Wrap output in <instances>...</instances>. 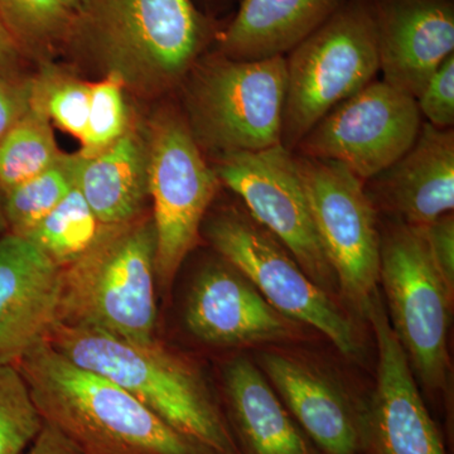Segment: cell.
Here are the masks:
<instances>
[{"label":"cell","mask_w":454,"mask_h":454,"mask_svg":"<svg viewBox=\"0 0 454 454\" xmlns=\"http://www.w3.org/2000/svg\"><path fill=\"white\" fill-rule=\"evenodd\" d=\"M62 2H64L67 7L73 9V11L77 12L80 7H82L85 0H62Z\"/></svg>","instance_id":"cell-35"},{"label":"cell","mask_w":454,"mask_h":454,"mask_svg":"<svg viewBox=\"0 0 454 454\" xmlns=\"http://www.w3.org/2000/svg\"><path fill=\"white\" fill-rule=\"evenodd\" d=\"M365 316L378 342V381L372 426L380 454H447L437 426L424 404L411 363L391 328L380 292Z\"/></svg>","instance_id":"cell-14"},{"label":"cell","mask_w":454,"mask_h":454,"mask_svg":"<svg viewBox=\"0 0 454 454\" xmlns=\"http://www.w3.org/2000/svg\"><path fill=\"white\" fill-rule=\"evenodd\" d=\"M230 415L245 454H313L262 372L244 357L223 372Z\"/></svg>","instance_id":"cell-21"},{"label":"cell","mask_w":454,"mask_h":454,"mask_svg":"<svg viewBox=\"0 0 454 454\" xmlns=\"http://www.w3.org/2000/svg\"><path fill=\"white\" fill-rule=\"evenodd\" d=\"M345 0H239L215 52L241 61L286 56L336 13Z\"/></svg>","instance_id":"cell-19"},{"label":"cell","mask_w":454,"mask_h":454,"mask_svg":"<svg viewBox=\"0 0 454 454\" xmlns=\"http://www.w3.org/2000/svg\"><path fill=\"white\" fill-rule=\"evenodd\" d=\"M62 154L52 121L43 110L31 104L28 113L0 142V192L4 195L40 175Z\"/></svg>","instance_id":"cell-24"},{"label":"cell","mask_w":454,"mask_h":454,"mask_svg":"<svg viewBox=\"0 0 454 454\" xmlns=\"http://www.w3.org/2000/svg\"><path fill=\"white\" fill-rule=\"evenodd\" d=\"M47 340L77 366L115 382L206 452L239 454L201 373L155 339H122L57 322Z\"/></svg>","instance_id":"cell-3"},{"label":"cell","mask_w":454,"mask_h":454,"mask_svg":"<svg viewBox=\"0 0 454 454\" xmlns=\"http://www.w3.org/2000/svg\"><path fill=\"white\" fill-rule=\"evenodd\" d=\"M22 373L13 364H0V454H23L43 428Z\"/></svg>","instance_id":"cell-27"},{"label":"cell","mask_w":454,"mask_h":454,"mask_svg":"<svg viewBox=\"0 0 454 454\" xmlns=\"http://www.w3.org/2000/svg\"><path fill=\"white\" fill-rule=\"evenodd\" d=\"M148 128L134 121L106 151L82 154L76 186L101 223H127L148 211Z\"/></svg>","instance_id":"cell-20"},{"label":"cell","mask_w":454,"mask_h":454,"mask_svg":"<svg viewBox=\"0 0 454 454\" xmlns=\"http://www.w3.org/2000/svg\"><path fill=\"white\" fill-rule=\"evenodd\" d=\"M417 106L428 124L438 129H453L454 124V55L444 59L430 76L417 98Z\"/></svg>","instance_id":"cell-29"},{"label":"cell","mask_w":454,"mask_h":454,"mask_svg":"<svg viewBox=\"0 0 454 454\" xmlns=\"http://www.w3.org/2000/svg\"><path fill=\"white\" fill-rule=\"evenodd\" d=\"M376 211L411 226H426L453 214L454 130L424 121L413 145L365 182Z\"/></svg>","instance_id":"cell-16"},{"label":"cell","mask_w":454,"mask_h":454,"mask_svg":"<svg viewBox=\"0 0 454 454\" xmlns=\"http://www.w3.org/2000/svg\"><path fill=\"white\" fill-rule=\"evenodd\" d=\"M124 85L116 77L106 76L90 86L88 125L82 140V157H94L113 145L134 119L125 100Z\"/></svg>","instance_id":"cell-28"},{"label":"cell","mask_w":454,"mask_h":454,"mask_svg":"<svg viewBox=\"0 0 454 454\" xmlns=\"http://www.w3.org/2000/svg\"><path fill=\"white\" fill-rule=\"evenodd\" d=\"M221 184L239 199L254 220L292 254L321 288L337 282L319 240L294 154L282 145L252 153L225 155L212 167Z\"/></svg>","instance_id":"cell-12"},{"label":"cell","mask_w":454,"mask_h":454,"mask_svg":"<svg viewBox=\"0 0 454 454\" xmlns=\"http://www.w3.org/2000/svg\"><path fill=\"white\" fill-rule=\"evenodd\" d=\"M103 225L76 186L22 238L32 241L62 268L95 243Z\"/></svg>","instance_id":"cell-25"},{"label":"cell","mask_w":454,"mask_h":454,"mask_svg":"<svg viewBox=\"0 0 454 454\" xmlns=\"http://www.w3.org/2000/svg\"><path fill=\"white\" fill-rule=\"evenodd\" d=\"M155 245L152 212L103 225L95 243L61 268L59 324L154 340Z\"/></svg>","instance_id":"cell-4"},{"label":"cell","mask_w":454,"mask_h":454,"mask_svg":"<svg viewBox=\"0 0 454 454\" xmlns=\"http://www.w3.org/2000/svg\"><path fill=\"white\" fill-rule=\"evenodd\" d=\"M61 268L28 239L0 238V364H16L59 322Z\"/></svg>","instance_id":"cell-15"},{"label":"cell","mask_w":454,"mask_h":454,"mask_svg":"<svg viewBox=\"0 0 454 454\" xmlns=\"http://www.w3.org/2000/svg\"><path fill=\"white\" fill-rule=\"evenodd\" d=\"M74 18L62 0H0V23L28 61L67 52Z\"/></svg>","instance_id":"cell-22"},{"label":"cell","mask_w":454,"mask_h":454,"mask_svg":"<svg viewBox=\"0 0 454 454\" xmlns=\"http://www.w3.org/2000/svg\"><path fill=\"white\" fill-rule=\"evenodd\" d=\"M23 454H83L59 430L44 423L38 437Z\"/></svg>","instance_id":"cell-32"},{"label":"cell","mask_w":454,"mask_h":454,"mask_svg":"<svg viewBox=\"0 0 454 454\" xmlns=\"http://www.w3.org/2000/svg\"><path fill=\"white\" fill-rule=\"evenodd\" d=\"M184 321L190 333L214 346H245L288 339L289 319L234 267L205 269L188 295Z\"/></svg>","instance_id":"cell-17"},{"label":"cell","mask_w":454,"mask_h":454,"mask_svg":"<svg viewBox=\"0 0 454 454\" xmlns=\"http://www.w3.org/2000/svg\"><path fill=\"white\" fill-rule=\"evenodd\" d=\"M225 23L193 0H85L67 52L155 97L184 82Z\"/></svg>","instance_id":"cell-1"},{"label":"cell","mask_w":454,"mask_h":454,"mask_svg":"<svg viewBox=\"0 0 454 454\" xmlns=\"http://www.w3.org/2000/svg\"><path fill=\"white\" fill-rule=\"evenodd\" d=\"M0 196H3V193H2V192H0Z\"/></svg>","instance_id":"cell-36"},{"label":"cell","mask_w":454,"mask_h":454,"mask_svg":"<svg viewBox=\"0 0 454 454\" xmlns=\"http://www.w3.org/2000/svg\"><path fill=\"white\" fill-rule=\"evenodd\" d=\"M146 128L149 199L157 241L155 277L160 288L168 289L199 243L206 212L221 182L181 114L162 110Z\"/></svg>","instance_id":"cell-7"},{"label":"cell","mask_w":454,"mask_h":454,"mask_svg":"<svg viewBox=\"0 0 454 454\" xmlns=\"http://www.w3.org/2000/svg\"><path fill=\"white\" fill-rule=\"evenodd\" d=\"M382 82L419 97L454 55V0H370Z\"/></svg>","instance_id":"cell-13"},{"label":"cell","mask_w":454,"mask_h":454,"mask_svg":"<svg viewBox=\"0 0 454 454\" xmlns=\"http://www.w3.org/2000/svg\"><path fill=\"white\" fill-rule=\"evenodd\" d=\"M90 86L56 66L42 64L32 76V106L40 107L57 127L82 142L88 125Z\"/></svg>","instance_id":"cell-26"},{"label":"cell","mask_w":454,"mask_h":454,"mask_svg":"<svg viewBox=\"0 0 454 454\" xmlns=\"http://www.w3.org/2000/svg\"><path fill=\"white\" fill-rule=\"evenodd\" d=\"M387 317L411 366L430 389L446 385L453 292L430 256L419 227L396 221L381 232L380 279Z\"/></svg>","instance_id":"cell-8"},{"label":"cell","mask_w":454,"mask_h":454,"mask_svg":"<svg viewBox=\"0 0 454 454\" xmlns=\"http://www.w3.org/2000/svg\"><path fill=\"white\" fill-rule=\"evenodd\" d=\"M284 59L282 145L293 152L325 114L380 73L370 0H345Z\"/></svg>","instance_id":"cell-6"},{"label":"cell","mask_w":454,"mask_h":454,"mask_svg":"<svg viewBox=\"0 0 454 454\" xmlns=\"http://www.w3.org/2000/svg\"><path fill=\"white\" fill-rule=\"evenodd\" d=\"M206 234L223 259L280 315L312 325L346 356L356 355V333L348 316L249 212L221 211L208 221Z\"/></svg>","instance_id":"cell-9"},{"label":"cell","mask_w":454,"mask_h":454,"mask_svg":"<svg viewBox=\"0 0 454 454\" xmlns=\"http://www.w3.org/2000/svg\"><path fill=\"white\" fill-rule=\"evenodd\" d=\"M293 154L340 291L365 316L379 291L381 247L378 211L365 181L339 162Z\"/></svg>","instance_id":"cell-10"},{"label":"cell","mask_w":454,"mask_h":454,"mask_svg":"<svg viewBox=\"0 0 454 454\" xmlns=\"http://www.w3.org/2000/svg\"><path fill=\"white\" fill-rule=\"evenodd\" d=\"M430 256L448 288L454 292V217L444 215L426 226H419Z\"/></svg>","instance_id":"cell-30"},{"label":"cell","mask_w":454,"mask_h":454,"mask_svg":"<svg viewBox=\"0 0 454 454\" xmlns=\"http://www.w3.org/2000/svg\"><path fill=\"white\" fill-rule=\"evenodd\" d=\"M28 59L23 56L11 35L0 23V77H17L23 74Z\"/></svg>","instance_id":"cell-33"},{"label":"cell","mask_w":454,"mask_h":454,"mask_svg":"<svg viewBox=\"0 0 454 454\" xmlns=\"http://www.w3.org/2000/svg\"><path fill=\"white\" fill-rule=\"evenodd\" d=\"M186 79V121L202 152L219 160L282 145L284 56L241 61L215 52Z\"/></svg>","instance_id":"cell-5"},{"label":"cell","mask_w":454,"mask_h":454,"mask_svg":"<svg viewBox=\"0 0 454 454\" xmlns=\"http://www.w3.org/2000/svg\"><path fill=\"white\" fill-rule=\"evenodd\" d=\"M423 122L414 98L373 80L325 114L293 153L339 162L366 182L413 145Z\"/></svg>","instance_id":"cell-11"},{"label":"cell","mask_w":454,"mask_h":454,"mask_svg":"<svg viewBox=\"0 0 454 454\" xmlns=\"http://www.w3.org/2000/svg\"><path fill=\"white\" fill-rule=\"evenodd\" d=\"M262 367L291 413L325 454H358V420L348 400L316 369L286 355L267 352Z\"/></svg>","instance_id":"cell-18"},{"label":"cell","mask_w":454,"mask_h":454,"mask_svg":"<svg viewBox=\"0 0 454 454\" xmlns=\"http://www.w3.org/2000/svg\"><path fill=\"white\" fill-rule=\"evenodd\" d=\"M197 7L201 9L203 13L212 18H217V14L223 13L227 9L238 5L239 0H193Z\"/></svg>","instance_id":"cell-34"},{"label":"cell","mask_w":454,"mask_h":454,"mask_svg":"<svg viewBox=\"0 0 454 454\" xmlns=\"http://www.w3.org/2000/svg\"><path fill=\"white\" fill-rule=\"evenodd\" d=\"M82 154H62L40 175L3 195L2 214L11 234L26 236L77 184Z\"/></svg>","instance_id":"cell-23"},{"label":"cell","mask_w":454,"mask_h":454,"mask_svg":"<svg viewBox=\"0 0 454 454\" xmlns=\"http://www.w3.org/2000/svg\"><path fill=\"white\" fill-rule=\"evenodd\" d=\"M32 76L0 77V142L31 109Z\"/></svg>","instance_id":"cell-31"},{"label":"cell","mask_w":454,"mask_h":454,"mask_svg":"<svg viewBox=\"0 0 454 454\" xmlns=\"http://www.w3.org/2000/svg\"><path fill=\"white\" fill-rule=\"evenodd\" d=\"M14 365L44 423L83 454H210L115 382L66 358L49 340Z\"/></svg>","instance_id":"cell-2"}]
</instances>
